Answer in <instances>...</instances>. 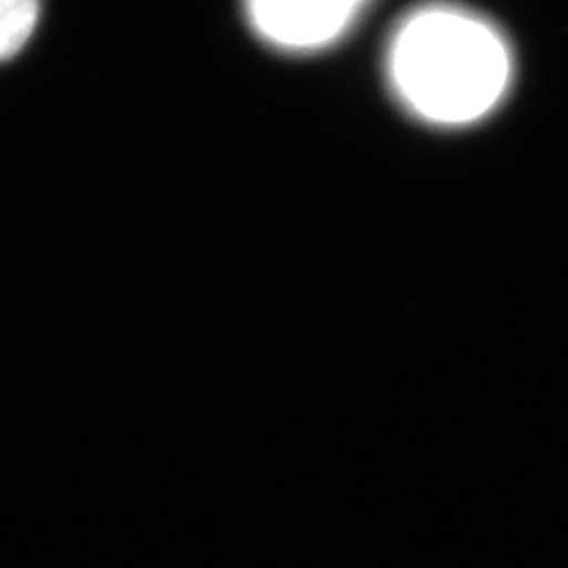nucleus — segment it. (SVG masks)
<instances>
[{"instance_id":"nucleus-2","label":"nucleus","mask_w":568,"mask_h":568,"mask_svg":"<svg viewBox=\"0 0 568 568\" xmlns=\"http://www.w3.org/2000/svg\"><path fill=\"white\" fill-rule=\"evenodd\" d=\"M372 0H245L248 21L265 43L285 52H315L354 27Z\"/></svg>"},{"instance_id":"nucleus-3","label":"nucleus","mask_w":568,"mask_h":568,"mask_svg":"<svg viewBox=\"0 0 568 568\" xmlns=\"http://www.w3.org/2000/svg\"><path fill=\"white\" fill-rule=\"evenodd\" d=\"M41 0H0V61L13 58L38 27Z\"/></svg>"},{"instance_id":"nucleus-1","label":"nucleus","mask_w":568,"mask_h":568,"mask_svg":"<svg viewBox=\"0 0 568 568\" xmlns=\"http://www.w3.org/2000/svg\"><path fill=\"white\" fill-rule=\"evenodd\" d=\"M385 69L392 91L413 116L436 128H466L505 100L514 54L486 17L430 2L399 21L386 47Z\"/></svg>"}]
</instances>
